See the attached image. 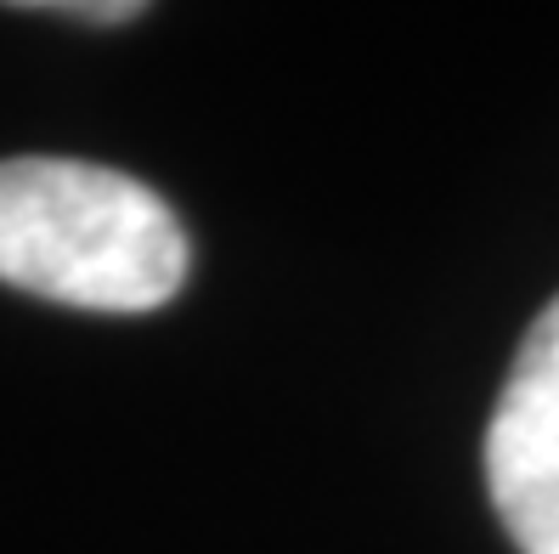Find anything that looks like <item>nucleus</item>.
Segmentation results:
<instances>
[{
	"instance_id": "1",
	"label": "nucleus",
	"mask_w": 559,
	"mask_h": 554,
	"mask_svg": "<svg viewBox=\"0 0 559 554\" xmlns=\"http://www.w3.org/2000/svg\"><path fill=\"white\" fill-rule=\"evenodd\" d=\"M192 249L176 210L91 158H0V283L80 311L136 317L181 295Z\"/></svg>"
},
{
	"instance_id": "2",
	"label": "nucleus",
	"mask_w": 559,
	"mask_h": 554,
	"mask_svg": "<svg viewBox=\"0 0 559 554\" xmlns=\"http://www.w3.org/2000/svg\"><path fill=\"white\" fill-rule=\"evenodd\" d=\"M486 486L520 554H559V295L525 329L486 431Z\"/></svg>"
},
{
	"instance_id": "3",
	"label": "nucleus",
	"mask_w": 559,
	"mask_h": 554,
	"mask_svg": "<svg viewBox=\"0 0 559 554\" xmlns=\"http://www.w3.org/2000/svg\"><path fill=\"white\" fill-rule=\"evenodd\" d=\"M28 12H51V17H80V23H130L147 7L136 0H51V7H28Z\"/></svg>"
}]
</instances>
